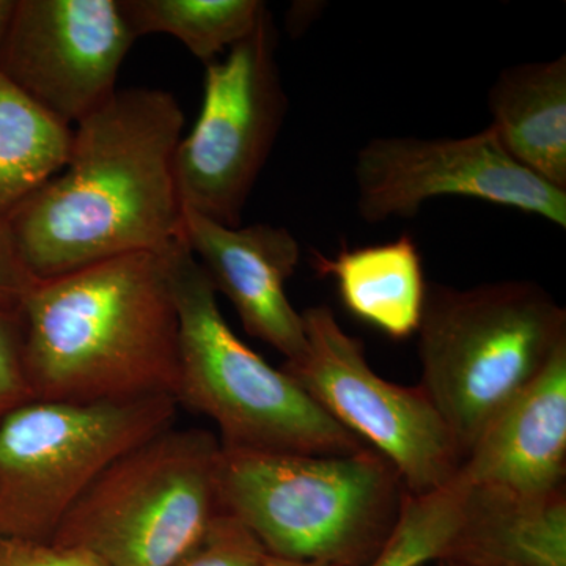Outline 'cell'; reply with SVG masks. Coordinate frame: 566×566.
I'll return each instance as SVG.
<instances>
[{
	"mask_svg": "<svg viewBox=\"0 0 566 566\" xmlns=\"http://www.w3.org/2000/svg\"><path fill=\"white\" fill-rule=\"evenodd\" d=\"M185 114L172 93L123 88L73 128L69 163L20 205L7 227L35 281L180 238L175 153Z\"/></svg>",
	"mask_w": 566,
	"mask_h": 566,
	"instance_id": "1",
	"label": "cell"
},
{
	"mask_svg": "<svg viewBox=\"0 0 566 566\" xmlns=\"http://www.w3.org/2000/svg\"><path fill=\"white\" fill-rule=\"evenodd\" d=\"M20 311L35 400L177 397L180 322L163 253H129L36 281Z\"/></svg>",
	"mask_w": 566,
	"mask_h": 566,
	"instance_id": "2",
	"label": "cell"
},
{
	"mask_svg": "<svg viewBox=\"0 0 566 566\" xmlns=\"http://www.w3.org/2000/svg\"><path fill=\"white\" fill-rule=\"evenodd\" d=\"M223 513L283 560L365 566L392 534L406 490L394 465L352 455L223 449Z\"/></svg>",
	"mask_w": 566,
	"mask_h": 566,
	"instance_id": "3",
	"label": "cell"
},
{
	"mask_svg": "<svg viewBox=\"0 0 566 566\" xmlns=\"http://www.w3.org/2000/svg\"><path fill=\"white\" fill-rule=\"evenodd\" d=\"M417 335L420 389L463 463L491 420L566 344V311L535 282L428 285Z\"/></svg>",
	"mask_w": 566,
	"mask_h": 566,
	"instance_id": "4",
	"label": "cell"
},
{
	"mask_svg": "<svg viewBox=\"0 0 566 566\" xmlns=\"http://www.w3.org/2000/svg\"><path fill=\"white\" fill-rule=\"evenodd\" d=\"M163 256L180 322L175 400L212 420L223 449L308 455L370 449L233 333L210 279L181 237Z\"/></svg>",
	"mask_w": 566,
	"mask_h": 566,
	"instance_id": "5",
	"label": "cell"
},
{
	"mask_svg": "<svg viewBox=\"0 0 566 566\" xmlns=\"http://www.w3.org/2000/svg\"><path fill=\"white\" fill-rule=\"evenodd\" d=\"M222 444L203 428L170 427L96 476L52 536L107 566H170L222 515Z\"/></svg>",
	"mask_w": 566,
	"mask_h": 566,
	"instance_id": "6",
	"label": "cell"
},
{
	"mask_svg": "<svg viewBox=\"0 0 566 566\" xmlns=\"http://www.w3.org/2000/svg\"><path fill=\"white\" fill-rule=\"evenodd\" d=\"M167 395L62 403L33 400L0 422V538L51 542L107 465L174 427Z\"/></svg>",
	"mask_w": 566,
	"mask_h": 566,
	"instance_id": "7",
	"label": "cell"
},
{
	"mask_svg": "<svg viewBox=\"0 0 566 566\" xmlns=\"http://www.w3.org/2000/svg\"><path fill=\"white\" fill-rule=\"evenodd\" d=\"M277 29L270 10L222 61L208 63L203 103L192 132L175 153L182 211L240 227L253 186L285 120L277 65Z\"/></svg>",
	"mask_w": 566,
	"mask_h": 566,
	"instance_id": "8",
	"label": "cell"
},
{
	"mask_svg": "<svg viewBox=\"0 0 566 566\" xmlns=\"http://www.w3.org/2000/svg\"><path fill=\"white\" fill-rule=\"evenodd\" d=\"M303 315L305 352L282 370L331 419L389 461L406 493L427 494L455 479V442L420 386L387 381L367 363L363 340L327 305Z\"/></svg>",
	"mask_w": 566,
	"mask_h": 566,
	"instance_id": "9",
	"label": "cell"
},
{
	"mask_svg": "<svg viewBox=\"0 0 566 566\" xmlns=\"http://www.w3.org/2000/svg\"><path fill=\"white\" fill-rule=\"evenodd\" d=\"M357 211L368 223L415 218L439 197H468L566 229V189L517 164L490 126L460 139L376 137L357 153Z\"/></svg>",
	"mask_w": 566,
	"mask_h": 566,
	"instance_id": "10",
	"label": "cell"
},
{
	"mask_svg": "<svg viewBox=\"0 0 566 566\" xmlns=\"http://www.w3.org/2000/svg\"><path fill=\"white\" fill-rule=\"evenodd\" d=\"M134 41L118 0H17L0 74L65 125H77L118 91Z\"/></svg>",
	"mask_w": 566,
	"mask_h": 566,
	"instance_id": "11",
	"label": "cell"
},
{
	"mask_svg": "<svg viewBox=\"0 0 566 566\" xmlns=\"http://www.w3.org/2000/svg\"><path fill=\"white\" fill-rule=\"evenodd\" d=\"M181 240L243 323L285 360L305 352L303 315L290 303L285 283L301 260L296 238L283 227L252 223L229 227L182 211Z\"/></svg>",
	"mask_w": 566,
	"mask_h": 566,
	"instance_id": "12",
	"label": "cell"
},
{
	"mask_svg": "<svg viewBox=\"0 0 566 566\" xmlns=\"http://www.w3.org/2000/svg\"><path fill=\"white\" fill-rule=\"evenodd\" d=\"M471 488L542 497L565 490L566 344L479 436L457 472Z\"/></svg>",
	"mask_w": 566,
	"mask_h": 566,
	"instance_id": "13",
	"label": "cell"
},
{
	"mask_svg": "<svg viewBox=\"0 0 566 566\" xmlns=\"http://www.w3.org/2000/svg\"><path fill=\"white\" fill-rule=\"evenodd\" d=\"M442 560L453 566H566V494L471 488Z\"/></svg>",
	"mask_w": 566,
	"mask_h": 566,
	"instance_id": "14",
	"label": "cell"
},
{
	"mask_svg": "<svg viewBox=\"0 0 566 566\" xmlns=\"http://www.w3.org/2000/svg\"><path fill=\"white\" fill-rule=\"evenodd\" d=\"M491 132L504 150L543 180L566 189V57L499 74L490 96Z\"/></svg>",
	"mask_w": 566,
	"mask_h": 566,
	"instance_id": "15",
	"label": "cell"
},
{
	"mask_svg": "<svg viewBox=\"0 0 566 566\" xmlns=\"http://www.w3.org/2000/svg\"><path fill=\"white\" fill-rule=\"evenodd\" d=\"M314 268L337 283L342 303L360 322L394 340L417 334L428 285L411 234L390 243L342 249L334 259L314 253Z\"/></svg>",
	"mask_w": 566,
	"mask_h": 566,
	"instance_id": "16",
	"label": "cell"
},
{
	"mask_svg": "<svg viewBox=\"0 0 566 566\" xmlns=\"http://www.w3.org/2000/svg\"><path fill=\"white\" fill-rule=\"evenodd\" d=\"M73 126L0 74V221L69 163Z\"/></svg>",
	"mask_w": 566,
	"mask_h": 566,
	"instance_id": "17",
	"label": "cell"
},
{
	"mask_svg": "<svg viewBox=\"0 0 566 566\" xmlns=\"http://www.w3.org/2000/svg\"><path fill=\"white\" fill-rule=\"evenodd\" d=\"M136 36L166 33L185 44L205 65L248 39L266 3L262 0H118Z\"/></svg>",
	"mask_w": 566,
	"mask_h": 566,
	"instance_id": "18",
	"label": "cell"
},
{
	"mask_svg": "<svg viewBox=\"0 0 566 566\" xmlns=\"http://www.w3.org/2000/svg\"><path fill=\"white\" fill-rule=\"evenodd\" d=\"M468 493L458 476L431 493H406L392 534L365 566H430L442 560L460 526Z\"/></svg>",
	"mask_w": 566,
	"mask_h": 566,
	"instance_id": "19",
	"label": "cell"
},
{
	"mask_svg": "<svg viewBox=\"0 0 566 566\" xmlns=\"http://www.w3.org/2000/svg\"><path fill=\"white\" fill-rule=\"evenodd\" d=\"M266 557L255 536L222 513L202 542L170 566H262Z\"/></svg>",
	"mask_w": 566,
	"mask_h": 566,
	"instance_id": "20",
	"label": "cell"
},
{
	"mask_svg": "<svg viewBox=\"0 0 566 566\" xmlns=\"http://www.w3.org/2000/svg\"><path fill=\"white\" fill-rule=\"evenodd\" d=\"M24 329L20 307H0V422L35 400L24 367Z\"/></svg>",
	"mask_w": 566,
	"mask_h": 566,
	"instance_id": "21",
	"label": "cell"
},
{
	"mask_svg": "<svg viewBox=\"0 0 566 566\" xmlns=\"http://www.w3.org/2000/svg\"><path fill=\"white\" fill-rule=\"evenodd\" d=\"M0 566H107L91 551L39 539L0 538Z\"/></svg>",
	"mask_w": 566,
	"mask_h": 566,
	"instance_id": "22",
	"label": "cell"
},
{
	"mask_svg": "<svg viewBox=\"0 0 566 566\" xmlns=\"http://www.w3.org/2000/svg\"><path fill=\"white\" fill-rule=\"evenodd\" d=\"M35 282L14 249L7 222L0 221V307H20Z\"/></svg>",
	"mask_w": 566,
	"mask_h": 566,
	"instance_id": "23",
	"label": "cell"
},
{
	"mask_svg": "<svg viewBox=\"0 0 566 566\" xmlns=\"http://www.w3.org/2000/svg\"><path fill=\"white\" fill-rule=\"evenodd\" d=\"M14 6H17V0H0V46L6 39Z\"/></svg>",
	"mask_w": 566,
	"mask_h": 566,
	"instance_id": "24",
	"label": "cell"
},
{
	"mask_svg": "<svg viewBox=\"0 0 566 566\" xmlns=\"http://www.w3.org/2000/svg\"><path fill=\"white\" fill-rule=\"evenodd\" d=\"M262 566H334L326 564H305V562H292V560H283V558H275L268 556L264 558Z\"/></svg>",
	"mask_w": 566,
	"mask_h": 566,
	"instance_id": "25",
	"label": "cell"
},
{
	"mask_svg": "<svg viewBox=\"0 0 566 566\" xmlns=\"http://www.w3.org/2000/svg\"><path fill=\"white\" fill-rule=\"evenodd\" d=\"M430 566H453V565L449 564V562H446V560H438V562H434V564H431Z\"/></svg>",
	"mask_w": 566,
	"mask_h": 566,
	"instance_id": "26",
	"label": "cell"
}]
</instances>
